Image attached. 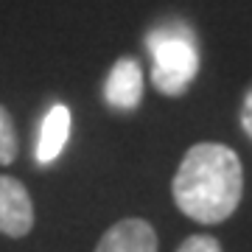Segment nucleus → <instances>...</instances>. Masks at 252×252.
Masks as SVG:
<instances>
[{"mask_svg": "<svg viewBox=\"0 0 252 252\" xmlns=\"http://www.w3.org/2000/svg\"><path fill=\"white\" fill-rule=\"evenodd\" d=\"M174 205L199 224H221L244 196V168L224 143H196L182 157L171 182Z\"/></svg>", "mask_w": 252, "mask_h": 252, "instance_id": "obj_1", "label": "nucleus"}, {"mask_svg": "<svg viewBox=\"0 0 252 252\" xmlns=\"http://www.w3.org/2000/svg\"><path fill=\"white\" fill-rule=\"evenodd\" d=\"M152 81L162 95H182L199 73V51L185 26H162L149 36Z\"/></svg>", "mask_w": 252, "mask_h": 252, "instance_id": "obj_2", "label": "nucleus"}, {"mask_svg": "<svg viewBox=\"0 0 252 252\" xmlns=\"http://www.w3.org/2000/svg\"><path fill=\"white\" fill-rule=\"evenodd\" d=\"M34 227V205L23 182L0 174V233L23 238Z\"/></svg>", "mask_w": 252, "mask_h": 252, "instance_id": "obj_3", "label": "nucleus"}, {"mask_svg": "<svg viewBox=\"0 0 252 252\" xmlns=\"http://www.w3.org/2000/svg\"><path fill=\"white\" fill-rule=\"evenodd\" d=\"M157 233L146 219H121L101 235L95 252H157Z\"/></svg>", "mask_w": 252, "mask_h": 252, "instance_id": "obj_4", "label": "nucleus"}, {"mask_svg": "<svg viewBox=\"0 0 252 252\" xmlns=\"http://www.w3.org/2000/svg\"><path fill=\"white\" fill-rule=\"evenodd\" d=\"M104 95H107L109 107L115 109H135L143 98V70L135 59H118L115 67L109 70L107 84H104Z\"/></svg>", "mask_w": 252, "mask_h": 252, "instance_id": "obj_5", "label": "nucleus"}, {"mask_svg": "<svg viewBox=\"0 0 252 252\" xmlns=\"http://www.w3.org/2000/svg\"><path fill=\"white\" fill-rule=\"evenodd\" d=\"M70 140V109L64 104H54L48 109V115L42 118L39 126V137H36V162L48 165L54 162L62 149Z\"/></svg>", "mask_w": 252, "mask_h": 252, "instance_id": "obj_6", "label": "nucleus"}, {"mask_svg": "<svg viewBox=\"0 0 252 252\" xmlns=\"http://www.w3.org/2000/svg\"><path fill=\"white\" fill-rule=\"evenodd\" d=\"M17 157V129L6 109L0 107V165H9Z\"/></svg>", "mask_w": 252, "mask_h": 252, "instance_id": "obj_7", "label": "nucleus"}, {"mask_svg": "<svg viewBox=\"0 0 252 252\" xmlns=\"http://www.w3.org/2000/svg\"><path fill=\"white\" fill-rule=\"evenodd\" d=\"M177 252H221V244L213 235H188Z\"/></svg>", "mask_w": 252, "mask_h": 252, "instance_id": "obj_8", "label": "nucleus"}, {"mask_svg": "<svg viewBox=\"0 0 252 252\" xmlns=\"http://www.w3.org/2000/svg\"><path fill=\"white\" fill-rule=\"evenodd\" d=\"M241 124H244V132L252 137V93L247 95L244 101V109H241Z\"/></svg>", "mask_w": 252, "mask_h": 252, "instance_id": "obj_9", "label": "nucleus"}]
</instances>
